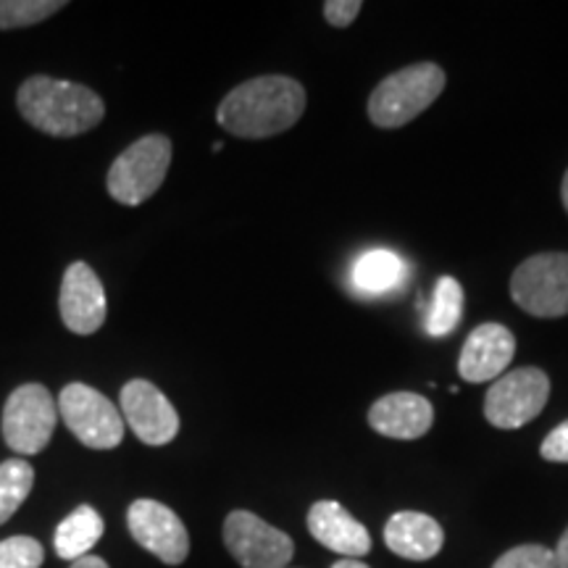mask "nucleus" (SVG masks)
Segmentation results:
<instances>
[{"label": "nucleus", "mask_w": 568, "mask_h": 568, "mask_svg": "<svg viewBox=\"0 0 568 568\" xmlns=\"http://www.w3.org/2000/svg\"><path fill=\"white\" fill-rule=\"evenodd\" d=\"M552 552H556V566L558 568H568V529L564 531V535H560L558 548L552 550Z\"/></svg>", "instance_id": "obj_26"}, {"label": "nucleus", "mask_w": 568, "mask_h": 568, "mask_svg": "<svg viewBox=\"0 0 568 568\" xmlns=\"http://www.w3.org/2000/svg\"><path fill=\"white\" fill-rule=\"evenodd\" d=\"M510 297L529 316H568V253H539L518 264Z\"/></svg>", "instance_id": "obj_5"}, {"label": "nucleus", "mask_w": 568, "mask_h": 568, "mask_svg": "<svg viewBox=\"0 0 568 568\" xmlns=\"http://www.w3.org/2000/svg\"><path fill=\"white\" fill-rule=\"evenodd\" d=\"M224 545L243 568H287L295 556L293 537L251 510H232L224 518Z\"/></svg>", "instance_id": "obj_9"}, {"label": "nucleus", "mask_w": 568, "mask_h": 568, "mask_svg": "<svg viewBox=\"0 0 568 568\" xmlns=\"http://www.w3.org/2000/svg\"><path fill=\"white\" fill-rule=\"evenodd\" d=\"M34 485V468L24 458H9L0 464V527L24 506Z\"/></svg>", "instance_id": "obj_20"}, {"label": "nucleus", "mask_w": 568, "mask_h": 568, "mask_svg": "<svg viewBox=\"0 0 568 568\" xmlns=\"http://www.w3.org/2000/svg\"><path fill=\"white\" fill-rule=\"evenodd\" d=\"M445 71L432 61L414 63L376 84L368 98V119L379 130H400L443 95Z\"/></svg>", "instance_id": "obj_3"}, {"label": "nucleus", "mask_w": 568, "mask_h": 568, "mask_svg": "<svg viewBox=\"0 0 568 568\" xmlns=\"http://www.w3.org/2000/svg\"><path fill=\"white\" fill-rule=\"evenodd\" d=\"M172 166V140L166 134H148L132 142L109 169V193L122 205H140L159 193Z\"/></svg>", "instance_id": "obj_4"}, {"label": "nucleus", "mask_w": 568, "mask_h": 568, "mask_svg": "<svg viewBox=\"0 0 568 568\" xmlns=\"http://www.w3.org/2000/svg\"><path fill=\"white\" fill-rule=\"evenodd\" d=\"M126 527L140 548L153 552L161 564L180 566L190 556V535L182 518L159 500H134L126 510Z\"/></svg>", "instance_id": "obj_10"}, {"label": "nucleus", "mask_w": 568, "mask_h": 568, "mask_svg": "<svg viewBox=\"0 0 568 568\" xmlns=\"http://www.w3.org/2000/svg\"><path fill=\"white\" fill-rule=\"evenodd\" d=\"M464 287H460L456 276H439L435 297H432L429 311H426L424 329L426 335L432 337H445L450 335L453 329L464 318Z\"/></svg>", "instance_id": "obj_19"}, {"label": "nucleus", "mask_w": 568, "mask_h": 568, "mask_svg": "<svg viewBox=\"0 0 568 568\" xmlns=\"http://www.w3.org/2000/svg\"><path fill=\"white\" fill-rule=\"evenodd\" d=\"M63 6L61 0H0V30H21L51 19Z\"/></svg>", "instance_id": "obj_21"}, {"label": "nucleus", "mask_w": 568, "mask_h": 568, "mask_svg": "<svg viewBox=\"0 0 568 568\" xmlns=\"http://www.w3.org/2000/svg\"><path fill=\"white\" fill-rule=\"evenodd\" d=\"M361 11H364V3H361V0H326L324 3V19L329 21L332 27H337V30L351 27L353 21L358 19Z\"/></svg>", "instance_id": "obj_24"}, {"label": "nucleus", "mask_w": 568, "mask_h": 568, "mask_svg": "<svg viewBox=\"0 0 568 568\" xmlns=\"http://www.w3.org/2000/svg\"><path fill=\"white\" fill-rule=\"evenodd\" d=\"M305 88L293 77L266 74L234 88L219 103L216 122L224 132L243 140H264L287 132L301 122Z\"/></svg>", "instance_id": "obj_1"}, {"label": "nucleus", "mask_w": 568, "mask_h": 568, "mask_svg": "<svg viewBox=\"0 0 568 568\" xmlns=\"http://www.w3.org/2000/svg\"><path fill=\"white\" fill-rule=\"evenodd\" d=\"M59 403L42 385H21L13 389L3 408V439L19 456H38L51 443Z\"/></svg>", "instance_id": "obj_8"}, {"label": "nucleus", "mask_w": 568, "mask_h": 568, "mask_svg": "<svg viewBox=\"0 0 568 568\" xmlns=\"http://www.w3.org/2000/svg\"><path fill=\"white\" fill-rule=\"evenodd\" d=\"M560 201H564V209L568 213V172L564 174V184H560Z\"/></svg>", "instance_id": "obj_29"}, {"label": "nucleus", "mask_w": 568, "mask_h": 568, "mask_svg": "<svg viewBox=\"0 0 568 568\" xmlns=\"http://www.w3.org/2000/svg\"><path fill=\"white\" fill-rule=\"evenodd\" d=\"M550 397V379L542 368L524 366L506 372L485 395V418L497 429H521L542 414Z\"/></svg>", "instance_id": "obj_6"}, {"label": "nucleus", "mask_w": 568, "mask_h": 568, "mask_svg": "<svg viewBox=\"0 0 568 568\" xmlns=\"http://www.w3.org/2000/svg\"><path fill=\"white\" fill-rule=\"evenodd\" d=\"M406 276V264L393 251H368L355 261L353 282L361 293L366 295H385L395 290Z\"/></svg>", "instance_id": "obj_18"}, {"label": "nucleus", "mask_w": 568, "mask_h": 568, "mask_svg": "<svg viewBox=\"0 0 568 568\" xmlns=\"http://www.w3.org/2000/svg\"><path fill=\"white\" fill-rule=\"evenodd\" d=\"M69 568H109V564H105V560L98 558V556H84L80 560H74V564H71Z\"/></svg>", "instance_id": "obj_27"}, {"label": "nucleus", "mask_w": 568, "mask_h": 568, "mask_svg": "<svg viewBox=\"0 0 568 568\" xmlns=\"http://www.w3.org/2000/svg\"><path fill=\"white\" fill-rule=\"evenodd\" d=\"M539 456L550 460V464H568V422L548 432V437L539 445Z\"/></svg>", "instance_id": "obj_25"}, {"label": "nucleus", "mask_w": 568, "mask_h": 568, "mask_svg": "<svg viewBox=\"0 0 568 568\" xmlns=\"http://www.w3.org/2000/svg\"><path fill=\"white\" fill-rule=\"evenodd\" d=\"M122 410L140 443L161 447L180 432V414L159 387L145 379L126 382L122 389Z\"/></svg>", "instance_id": "obj_11"}, {"label": "nucleus", "mask_w": 568, "mask_h": 568, "mask_svg": "<svg viewBox=\"0 0 568 568\" xmlns=\"http://www.w3.org/2000/svg\"><path fill=\"white\" fill-rule=\"evenodd\" d=\"M516 355V337L503 324H479L458 355V374L471 385L500 379Z\"/></svg>", "instance_id": "obj_13"}, {"label": "nucleus", "mask_w": 568, "mask_h": 568, "mask_svg": "<svg viewBox=\"0 0 568 568\" xmlns=\"http://www.w3.org/2000/svg\"><path fill=\"white\" fill-rule=\"evenodd\" d=\"M385 545L406 560H432L443 550L445 531L432 516L418 514V510H400L389 516Z\"/></svg>", "instance_id": "obj_16"}, {"label": "nucleus", "mask_w": 568, "mask_h": 568, "mask_svg": "<svg viewBox=\"0 0 568 568\" xmlns=\"http://www.w3.org/2000/svg\"><path fill=\"white\" fill-rule=\"evenodd\" d=\"M493 568H558L556 552L545 545H518V548L503 552Z\"/></svg>", "instance_id": "obj_23"}, {"label": "nucleus", "mask_w": 568, "mask_h": 568, "mask_svg": "<svg viewBox=\"0 0 568 568\" xmlns=\"http://www.w3.org/2000/svg\"><path fill=\"white\" fill-rule=\"evenodd\" d=\"M17 105L27 124L51 138H77L105 116V103L95 90L45 74L30 77L21 84Z\"/></svg>", "instance_id": "obj_2"}, {"label": "nucleus", "mask_w": 568, "mask_h": 568, "mask_svg": "<svg viewBox=\"0 0 568 568\" xmlns=\"http://www.w3.org/2000/svg\"><path fill=\"white\" fill-rule=\"evenodd\" d=\"M45 550L34 537H9L0 542V568H40Z\"/></svg>", "instance_id": "obj_22"}, {"label": "nucleus", "mask_w": 568, "mask_h": 568, "mask_svg": "<svg viewBox=\"0 0 568 568\" xmlns=\"http://www.w3.org/2000/svg\"><path fill=\"white\" fill-rule=\"evenodd\" d=\"M59 311L67 329L74 332V335H95L105 322L109 305H105L103 282L82 261L71 264L63 274Z\"/></svg>", "instance_id": "obj_12"}, {"label": "nucleus", "mask_w": 568, "mask_h": 568, "mask_svg": "<svg viewBox=\"0 0 568 568\" xmlns=\"http://www.w3.org/2000/svg\"><path fill=\"white\" fill-rule=\"evenodd\" d=\"M332 568H368L364 560H355V558H343V560H337L335 566Z\"/></svg>", "instance_id": "obj_28"}, {"label": "nucleus", "mask_w": 568, "mask_h": 568, "mask_svg": "<svg viewBox=\"0 0 568 568\" xmlns=\"http://www.w3.org/2000/svg\"><path fill=\"white\" fill-rule=\"evenodd\" d=\"M103 516L92 506H80L71 510V514L59 524L53 537V548L59 552V558L74 564V560L84 558L92 548H95L98 539L103 537Z\"/></svg>", "instance_id": "obj_17"}, {"label": "nucleus", "mask_w": 568, "mask_h": 568, "mask_svg": "<svg viewBox=\"0 0 568 568\" xmlns=\"http://www.w3.org/2000/svg\"><path fill=\"white\" fill-rule=\"evenodd\" d=\"M308 531L326 550L343 558H364L372 550V535L337 500H318L308 510Z\"/></svg>", "instance_id": "obj_14"}, {"label": "nucleus", "mask_w": 568, "mask_h": 568, "mask_svg": "<svg viewBox=\"0 0 568 568\" xmlns=\"http://www.w3.org/2000/svg\"><path fill=\"white\" fill-rule=\"evenodd\" d=\"M435 424V408L418 393H389L368 408V426L389 439H418Z\"/></svg>", "instance_id": "obj_15"}, {"label": "nucleus", "mask_w": 568, "mask_h": 568, "mask_svg": "<svg viewBox=\"0 0 568 568\" xmlns=\"http://www.w3.org/2000/svg\"><path fill=\"white\" fill-rule=\"evenodd\" d=\"M59 414L69 432L90 450H111L124 439V416L98 389L88 385H67L59 397Z\"/></svg>", "instance_id": "obj_7"}]
</instances>
